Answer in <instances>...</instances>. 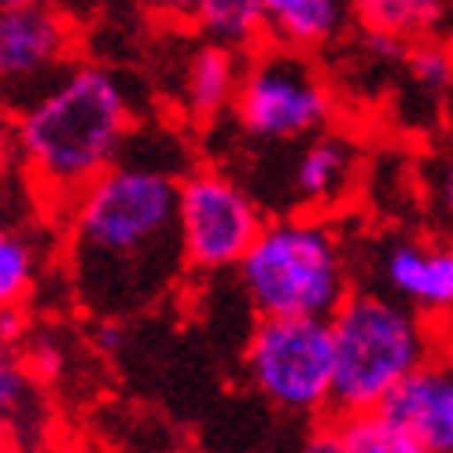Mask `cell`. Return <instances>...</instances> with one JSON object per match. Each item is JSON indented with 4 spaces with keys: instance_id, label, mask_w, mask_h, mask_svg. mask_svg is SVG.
<instances>
[{
    "instance_id": "cell-16",
    "label": "cell",
    "mask_w": 453,
    "mask_h": 453,
    "mask_svg": "<svg viewBox=\"0 0 453 453\" xmlns=\"http://www.w3.org/2000/svg\"><path fill=\"white\" fill-rule=\"evenodd\" d=\"M37 233L22 229V225H8L0 233V306L19 310L37 284L41 273V247Z\"/></svg>"
},
{
    "instance_id": "cell-11",
    "label": "cell",
    "mask_w": 453,
    "mask_h": 453,
    "mask_svg": "<svg viewBox=\"0 0 453 453\" xmlns=\"http://www.w3.org/2000/svg\"><path fill=\"white\" fill-rule=\"evenodd\" d=\"M247 56L236 44L203 37L180 63L177 74V107L192 126H218L229 119L243 81Z\"/></svg>"
},
{
    "instance_id": "cell-17",
    "label": "cell",
    "mask_w": 453,
    "mask_h": 453,
    "mask_svg": "<svg viewBox=\"0 0 453 453\" xmlns=\"http://www.w3.org/2000/svg\"><path fill=\"white\" fill-rule=\"evenodd\" d=\"M262 15L265 0H199L196 27L236 49H255L262 41Z\"/></svg>"
},
{
    "instance_id": "cell-1",
    "label": "cell",
    "mask_w": 453,
    "mask_h": 453,
    "mask_svg": "<svg viewBox=\"0 0 453 453\" xmlns=\"http://www.w3.org/2000/svg\"><path fill=\"white\" fill-rule=\"evenodd\" d=\"M158 133L137 126L119 163L59 211L71 296L100 321L158 306L188 273L177 192L192 166L170 133L155 151Z\"/></svg>"
},
{
    "instance_id": "cell-19",
    "label": "cell",
    "mask_w": 453,
    "mask_h": 453,
    "mask_svg": "<svg viewBox=\"0 0 453 453\" xmlns=\"http://www.w3.org/2000/svg\"><path fill=\"white\" fill-rule=\"evenodd\" d=\"M427 203H432V211H435V221L453 236V155L442 158L432 180H427Z\"/></svg>"
},
{
    "instance_id": "cell-8",
    "label": "cell",
    "mask_w": 453,
    "mask_h": 453,
    "mask_svg": "<svg viewBox=\"0 0 453 453\" xmlns=\"http://www.w3.org/2000/svg\"><path fill=\"white\" fill-rule=\"evenodd\" d=\"M369 284L435 328L453 325V236L391 233L365 247Z\"/></svg>"
},
{
    "instance_id": "cell-15",
    "label": "cell",
    "mask_w": 453,
    "mask_h": 453,
    "mask_svg": "<svg viewBox=\"0 0 453 453\" xmlns=\"http://www.w3.org/2000/svg\"><path fill=\"white\" fill-rule=\"evenodd\" d=\"M347 453H432L391 410H365L335 417Z\"/></svg>"
},
{
    "instance_id": "cell-21",
    "label": "cell",
    "mask_w": 453,
    "mask_h": 453,
    "mask_svg": "<svg viewBox=\"0 0 453 453\" xmlns=\"http://www.w3.org/2000/svg\"><path fill=\"white\" fill-rule=\"evenodd\" d=\"M291 453H347V446H343V439H339L335 424H332V427H317V432L306 435L299 442V449H291Z\"/></svg>"
},
{
    "instance_id": "cell-3",
    "label": "cell",
    "mask_w": 453,
    "mask_h": 453,
    "mask_svg": "<svg viewBox=\"0 0 453 453\" xmlns=\"http://www.w3.org/2000/svg\"><path fill=\"white\" fill-rule=\"evenodd\" d=\"M350 247L328 214L288 211L265 218L258 240L233 269L258 317H328L350 296Z\"/></svg>"
},
{
    "instance_id": "cell-6",
    "label": "cell",
    "mask_w": 453,
    "mask_h": 453,
    "mask_svg": "<svg viewBox=\"0 0 453 453\" xmlns=\"http://www.w3.org/2000/svg\"><path fill=\"white\" fill-rule=\"evenodd\" d=\"M251 391L288 417H325L335 395V343L325 317H258L243 347Z\"/></svg>"
},
{
    "instance_id": "cell-10",
    "label": "cell",
    "mask_w": 453,
    "mask_h": 453,
    "mask_svg": "<svg viewBox=\"0 0 453 453\" xmlns=\"http://www.w3.org/2000/svg\"><path fill=\"white\" fill-rule=\"evenodd\" d=\"M365 151L343 129H321L317 137L288 144L284 180H280V214L306 211V214H332L335 207L354 196L361 185Z\"/></svg>"
},
{
    "instance_id": "cell-14",
    "label": "cell",
    "mask_w": 453,
    "mask_h": 453,
    "mask_svg": "<svg viewBox=\"0 0 453 453\" xmlns=\"http://www.w3.org/2000/svg\"><path fill=\"white\" fill-rule=\"evenodd\" d=\"M354 22L395 44L453 41V0H354Z\"/></svg>"
},
{
    "instance_id": "cell-13",
    "label": "cell",
    "mask_w": 453,
    "mask_h": 453,
    "mask_svg": "<svg viewBox=\"0 0 453 453\" xmlns=\"http://www.w3.org/2000/svg\"><path fill=\"white\" fill-rule=\"evenodd\" d=\"M354 22V0H265L262 41L306 56L328 52Z\"/></svg>"
},
{
    "instance_id": "cell-18",
    "label": "cell",
    "mask_w": 453,
    "mask_h": 453,
    "mask_svg": "<svg viewBox=\"0 0 453 453\" xmlns=\"http://www.w3.org/2000/svg\"><path fill=\"white\" fill-rule=\"evenodd\" d=\"M0 413H4L8 435H15V439H22L27 432H41V424H44L37 383L12 357L0 365Z\"/></svg>"
},
{
    "instance_id": "cell-20",
    "label": "cell",
    "mask_w": 453,
    "mask_h": 453,
    "mask_svg": "<svg viewBox=\"0 0 453 453\" xmlns=\"http://www.w3.org/2000/svg\"><path fill=\"white\" fill-rule=\"evenodd\" d=\"M141 8L158 22H170V27H188V22L196 27L199 0H141Z\"/></svg>"
},
{
    "instance_id": "cell-12",
    "label": "cell",
    "mask_w": 453,
    "mask_h": 453,
    "mask_svg": "<svg viewBox=\"0 0 453 453\" xmlns=\"http://www.w3.org/2000/svg\"><path fill=\"white\" fill-rule=\"evenodd\" d=\"M432 449L453 453V354H435L383 405Z\"/></svg>"
},
{
    "instance_id": "cell-4",
    "label": "cell",
    "mask_w": 453,
    "mask_h": 453,
    "mask_svg": "<svg viewBox=\"0 0 453 453\" xmlns=\"http://www.w3.org/2000/svg\"><path fill=\"white\" fill-rule=\"evenodd\" d=\"M328 325L335 343V417L383 410L402 383L439 354V328L376 288H354Z\"/></svg>"
},
{
    "instance_id": "cell-7",
    "label": "cell",
    "mask_w": 453,
    "mask_h": 453,
    "mask_svg": "<svg viewBox=\"0 0 453 453\" xmlns=\"http://www.w3.org/2000/svg\"><path fill=\"white\" fill-rule=\"evenodd\" d=\"M180 247L192 273H229L265 225V203L221 166H192L177 192Z\"/></svg>"
},
{
    "instance_id": "cell-22",
    "label": "cell",
    "mask_w": 453,
    "mask_h": 453,
    "mask_svg": "<svg viewBox=\"0 0 453 453\" xmlns=\"http://www.w3.org/2000/svg\"><path fill=\"white\" fill-rule=\"evenodd\" d=\"M0 8H63V0H0Z\"/></svg>"
},
{
    "instance_id": "cell-23",
    "label": "cell",
    "mask_w": 453,
    "mask_h": 453,
    "mask_svg": "<svg viewBox=\"0 0 453 453\" xmlns=\"http://www.w3.org/2000/svg\"><path fill=\"white\" fill-rule=\"evenodd\" d=\"M446 119H449V129H453V85H449V93H446Z\"/></svg>"
},
{
    "instance_id": "cell-5",
    "label": "cell",
    "mask_w": 453,
    "mask_h": 453,
    "mask_svg": "<svg viewBox=\"0 0 453 453\" xmlns=\"http://www.w3.org/2000/svg\"><path fill=\"white\" fill-rule=\"evenodd\" d=\"M335 119V85L313 56L258 41L247 56L229 122L255 148H288L317 137Z\"/></svg>"
},
{
    "instance_id": "cell-2",
    "label": "cell",
    "mask_w": 453,
    "mask_h": 453,
    "mask_svg": "<svg viewBox=\"0 0 453 453\" xmlns=\"http://www.w3.org/2000/svg\"><path fill=\"white\" fill-rule=\"evenodd\" d=\"M137 133L129 85L96 63H74L52 88L15 111L12 155L30 188L63 211L126 155Z\"/></svg>"
},
{
    "instance_id": "cell-9",
    "label": "cell",
    "mask_w": 453,
    "mask_h": 453,
    "mask_svg": "<svg viewBox=\"0 0 453 453\" xmlns=\"http://www.w3.org/2000/svg\"><path fill=\"white\" fill-rule=\"evenodd\" d=\"M78 34L66 8L0 12V85L8 107H27L74 66Z\"/></svg>"
}]
</instances>
